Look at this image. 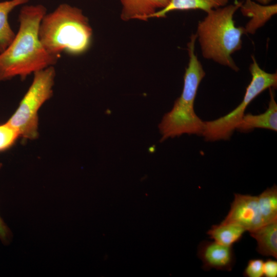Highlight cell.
Returning a JSON list of instances; mask_svg holds the SVG:
<instances>
[{"label": "cell", "mask_w": 277, "mask_h": 277, "mask_svg": "<svg viewBox=\"0 0 277 277\" xmlns=\"http://www.w3.org/2000/svg\"><path fill=\"white\" fill-rule=\"evenodd\" d=\"M47 13L42 4L24 5L19 15V28L9 46L0 53V82L28 75L54 66L59 58L49 54L38 35L40 23Z\"/></svg>", "instance_id": "obj_1"}, {"label": "cell", "mask_w": 277, "mask_h": 277, "mask_svg": "<svg viewBox=\"0 0 277 277\" xmlns=\"http://www.w3.org/2000/svg\"><path fill=\"white\" fill-rule=\"evenodd\" d=\"M38 35L46 50L60 58L62 53L78 55L87 51L93 30L81 9L62 3L43 17Z\"/></svg>", "instance_id": "obj_2"}, {"label": "cell", "mask_w": 277, "mask_h": 277, "mask_svg": "<svg viewBox=\"0 0 277 277\" xmlns=\"http://www.w3.org/2000/svg\"><path fill=\"white\" fill-rule=\"evenodd\" d=\"M243 2L210 10L197 26L196 36L203 56L237 72L239 68L232 55L242 47L244 27H238L233 19Z\"/></svg>", "instance_id": "obj_3"}, {"label": "cell", "mask_w": 277, "mask_h": 277, "mask_svg": "<svg viewBox=\"0 0 277 277\" xmlns=\"http://www.w3.org/2000/svg\"><path fill=\"white\" fill-rule=\"evenodd\" d=\"M196 41V34H192L187 44L189 62L184 76L182 92L159 125L161 142L184 134L202 135L204 131L205 122L196 114L194 109L199 86L206 74L195 53Z\"/></svg>", "instance_id": "obj_4"}, {"label": "cell", "mask_w": 277, "mask_h": 277, "mask_svg": "<svg viewBox=\"0 0 277 277\" xmlns=\"http://www.w3.org/2000/svg\"><path fill=\"white\" fill-rule=\"evenodd\" d=\"M31 84L13 115L6 122L19 137L33 140L38 136V112L53 94L56 71L50 66L34 72Z\"/></svg>", "instance_id": "obj_5"}, {"label": "cell", "mask_w": 277, "mask_h": 277, "mask_svg": "<svg viewBox=\"0 0 277 277\" xmlns=\"http://www.w3.org/2000/svg\"><path fill=\"white\" fill-rule=\"evenodd\" d=\"M249 66L251 80L246 88L241 103L232 111L217 119L205 122L202 136L206 141L229 139L245 114L248 105L261 93L269 88H276L277 73H269L262 69L255 57Z\"/></svg>", "instance_id": "obj_6"}, {"label": "cell", "mask_w": 277, "mask_h": 277, "mask_svg": "<svg viewBox=\"0 0 277 277\" xmlns=\"http://www.w3.org/2000/svg\"><path fill=\"white\" fill-rule=\"evenodd\" d=\"M234 195L229 211L223 221L239 225L249 232L265 224L257 196L240 193H234Z\"/></svg>", "instance_id": "obj_7"}, {"label": "cell", "mask_w": 277, "mask_h": 277, "mask_svg": "<svg viewBox=\"0 0 277 277\" xmlns=\"http://www.w3.org/2000/svg\"><path fill=\"white\" fill-rule=\"evenodd\" d=\"M197 254L205 271L215 269L230 271L235 262L232 246H224L215 241L201 242L197 247Z\"/></svg>", "instance_id": "obj_8"}, {"label": "cell", "mask_w": 277, "mask_h": 277, "mask_svg": "<svg viewBox=\"0 0 277 277\" xmlns=\"http://www.w3.org/2000/svg\"><path fill=\"white\" fill-rule=\"evenodd\" d=\"M243 16L250 18L244 27L246 34H254L277 13L276 4L263 5L244 0L239 8Z\"/></svg>", "instance_id": "obj_9"}, {"label": "cell", "mask_w": 277, "mask_h": 277, "mask_svg": "<svg viewBox=\"0 0 277 277\" xmlns=\"http://www.w3.org/2000/svg\"><path fill=\"white\" fill-rule=\"evenodd\" d=\"M170 0H120L121 18L124 21L132 19L147 21L157 11L165 8Z\"/></svg>", "instance_id": "obj_10"}, {"label": "cell", "mask_w": 277, "mask_h": 277, "mask_svg": "<svg viewBox=\"0 0 277 277\" xmlns=\"http://www.w3.org/2000/svg\"><path fill=\"white\" fill-rule=\"evenodd\" d=\"M270 100L266 111L258 115L245 114L236 130L248 132L254 128H263L276 131L277 104L272 88H269Z\"/></svg>", "instance_id": "obj_11"}, {"label": "cell", "mask_w": 277, "mask_h": 277, "mask_svg": "<svg viewBox=\"0 0 277 277\" xmlns=\"http://www.w3.org/2000/svg\"><path fill=\"white\" fill-rule=\"evenodd\" d=\"M249 233L256 241V250L259 253L277 259V219Z\"/></svg>", "instance_id": "obj_12"}, {"label": "cell", "mask_w": 277, "mask_h": 277, "mask_svg": "<svg viewBox=\"0 0 277 277\" xmlns=\"http://www.w3.org/2000/svg\"><path fill=\"white\" fill-rule=\"evenodd\" d=\"M229 0H170L164 9L157 11L151 18H162L171 11L176 10H201L205 12L227 5Z\"/></svg>", "instance_id": "obj_13"}, {"label": "cell", "mask_w": 277, "mask_h": 277, "mask_svg": "<svg viewBox=\"0 0 277 277\" xmlns=\"http://www.w3.org/2000/svg\"><path fill=\"white\" fill-rule=\"evenodd\" d=\"M246 230L234 223L222 221L219 224L212 225L207 232L209 237L220 244L233 246L243 238Z\"/></svg>", "instance_id": "obj_14"}, {"label": "cell", "mask_w": 277, "mask_h": 277, "mask_svg": "<svg viewBox=\"0 0 277 277\" xmlns=\"http://www.w3.org/2000/svg\"><path fill=\"white\" fill-rule=\"evenodd\" d=\"M29 1L8 0L0 2V53L9 46L15 35L8 21L9 14L16 7L25 5Z\"/></svg>", "instance_id": "obj_15"}, {"label": "cell", "mask_w": 277, "mask_h": 277, "mask_svg": "<svg viewBox=\"0 0 277 277\" xmlns=\"http://www.w3.org/2000/svg\"><path fill=\"white\" fill-rule=\"evenodd\" d=\"M258 196L264 224L277 219V187L267 188Z\"/></svg>", "instance_id": "obj_16"}, {"label": "cell", "mask_w": 277, "mask_h": 277, "mask_svg": "<svg viewBox=\"0 0 277 277\" xmlns=\"http://www.w3.org/2000/svg\"><path fill=\"white\" fill-rule=\"evenodd\" d=\"M18 137L16 131L7 122L0 125V152L12 146Z\"/></svg>", "instance_id": "obj_17"}, {"label": "cell", "mask_w": 277, "mask_h": 277, "mask_svg": "<svg viewBox=\"0 0 277 277\" xmlns=\"http://www.w3.org/2000/svg\"><path fill=\"white\" fill-rule=\"evenodd\" d=\"M264 261L260 259H250L243 271V275L246 277H262L263 274Z\"/></svg>", "instance_id": "obj_18"}, {"label": "cell", "mask_w": 277, "mask_h": 277, "mask_svg": "<svg viewBox=\"0 0 277 277\" xmlns=\"http://www.w3.org/2000/svg\"><path fill=\"white\" fill-rule=\"evenodd\" d=\"M0 163V170L2 167ZM13 238L12 233L0 214V241L5 245H9Z\"/></svg>", "instance_id": "obj_19"}, {"label": "cell", "mask_w": 277, "mask_h": 277, "mask_svg": "<svg viewBox=\"0 0 277 277\" xmlns=\"http://www.w3.org/2000/svg\"><path fill=\"white\" fill-rule=\"evenodd\" d=\"M264 276H277V261L275 260L268 259L264 262L263 264Z\"/></svg>", "instance_id": "obj_20"}, {"label": "cell", "mask_w": 277, "mask_h": 277, "mask_svg": "<svg viewBox=\"0 0 277 277\" xmlns=\"http://www.w3.org/2000/svg\"><path fill=\"white\" fill-rule=\"evenodd\" d=\"M254 1L263 5H269L273 0H254Z\"/></svg>", "instance_id": "obj_21"}]
</instances>
